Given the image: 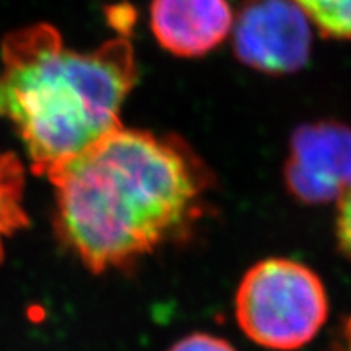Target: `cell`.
Listing matches in <instances>:
<instances>
[{
    "mask_svg": "<svg viewBox=\"0 0 351 351\" xmlns=\"http://www.w3.org/2000/svg\"><path fill=\"white\" fill-rule=\"evenodd\" d=\"M168 351H238L230 341L210 333H192L171 346Z\"/></svg>",
    "mask_w": 351,
    "mask_h": 351,
    "instance_id": "9c48e42d",
    "label": "cell"
},
{
    "mask_svg": "<svg viewBox=\"0 0 351 351\" xmlns=\"http://www.w3.org/2000/svg\"><path fill=\"white\" fill-rule=\"evenodd\" d=\"M25 168L13 153H0V258L3 241L26 226Z\"/></svg>",
    "mask_w": 351,
    "mask_h": 351,
    "instance_id": "52a82bcc",
    "label": "cell"
},
{
    "mask_svg": "<svg viewBox=\"0 0 351 351\" xmlns=\"http://www.w3.org/2000/svg\"><path fill=\"white\" fill-rule=\"evenodd\" d=\"M324 38L351 39V0H295Z\"/></svg>",
    "mask_w": 351,
    "mask_h": 351,
    "instance_id": "ba28073f",
    "label": "cell"
},
{
    "mask_svg": "<svg viewBox=\"0 0 351 351\" xmlns=\"http://www.w3.org/2000/svg\"><path fill=\"white\" fill-rule=\"evenodd\" d=\"M335 351H351V315L345 319L343 326L340 328L339 340H337Z\"/></svg>",
    "mask_w": 351,
    "mask_h": 351,
    "instance_id": "8fae6325",
    "label": "cell"
},
{
    "mask_svg": "<svg viewBox=\"0 0 351 351\" xmlns=\"http://www.w3.org/2000/svg\"><path fill=\"white\" fill-rule=\"evenodd\" d=\"M335 226L340 251L351 261V189L339 200Z\"/></svg>",
    "mask_w": 351,
    "mask_h": 351,
    "instance_id": "30bf717a",
    "label": "cell"
},
{
    "mask_svg": "<svg viewBox=\"0 0 351 351\" xmlns=\"http://www.w3.org/2000/svg\"><path fill=\"white\" fill-rule=\"evenodd\" d=\"M228 0H152L150 28L165 51L194 59L217 49L231 34Z\"/></svg>",
    "mask_w": 351,
    "mask_h": 351,
    "instance_id": "8992f818",
    "label": "cell"
},
{
    "mask_svg": "<svg viewBox=\"0 0 351 351\" xmlns=\"http://www.w3.org/2000/svg\"><path fill=\"white\" fill-rule=\"evenodd\" d=\"M47 179L57 232L99 274L130 265L195 221L210 171L182 138L121 125Z\"/></svg>",
    "mask_w": 351,
    "mask_h": 351,
    "instance_id": "6da1fadb",
    "label": "cell"
},
{
    "mask_svg": "<svg viewBox=\"0 0 351 351\" xmlns=\"http://www.w3.org/2000/svg\"><path fill=\"white\" fill-rule=\"evenodd\" d=\"M0 59V117L41 176L121 127V109L138 78L129 38L78 52L46 23L8 33Z\"/></svg>",
    "mask_w": 351,
    "mask_h": 351,
    "instance_id": "7a4b0ae2",
    "label": "cell"
},
{
    "mask_svg": "<svg viewBox=\"0 0 351 351\" xmlns=\"http://www.w3.org/2000/svg\"><path fill=\"white\" fill-rule=\"evenodd\" d=\"M234 315L244 335L256 345L295 351L309 343L327 322V289L304 263L285 257L265 258L241 280Z\"/></svg>",
    "mask_w": 351,
    "mask_h": 351,
    "instance_id": "3957f363",
    "label": "cell"
},
{
    "mask_svg": "<svg viewBox=\"0 0 351 351\" xmlns=\"http://www.w3.org/2000/svg\"><path fill=\"white\" fill-rule=\"evenodd\" d=\"M283 174L288 192L302 204L339 202L351 189V127L337 121L298 127Z\"/></svg>",
    "mask_w": 351,
    "mask_h": 351,
    "instance_id": "5b68a950",
    "label": "cell"
},
{
    "mask_svg": "<svg viewBox=\"0 0 351 351\" xmlns=\"http://www.w3.org/2000/svg\"><path fill=\"white\" fill-rule=\"evenodd\" d=\"M311 25L295 0H243L232 21V51L245 67L289 75L309 62Z\"/></svg>",
    "mask_w": 351,
    "mask_h": 351,
    "instance_id": "277c9868",
    "label": "cell"
}]
</instances>
